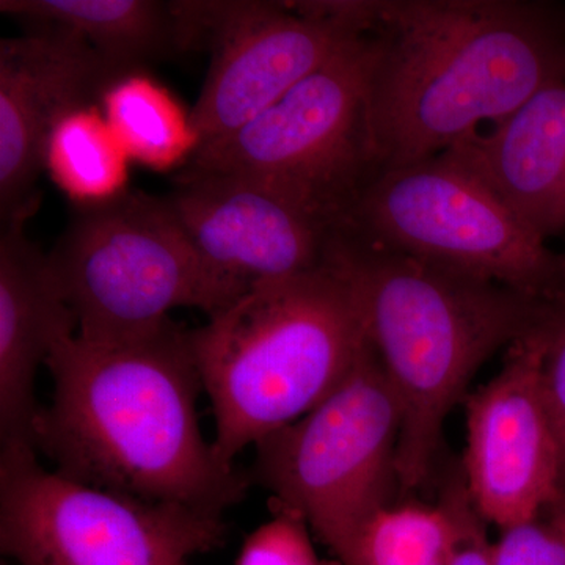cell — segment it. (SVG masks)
<instances>
[{
	"mask_svg": "<svg viewBox=\"0 0 565 565\" xmlns=\"http://www.w3.org/2000/svg\"><path fill=\"white\" fill-rule=\"evenodd\" d=\"M192 330L172 319L115 343L74 334L47 360L54 394L32 445L54 471L137 500L222 515L250 486L200 429Z\"/></svg>",
	"mask_w": 565,
	"mask_h": 565,
	"instance_id": "obj_1",
	"label": "cell"
},
{
	"mask_svg": "<svg viewBox=\"0 0 565 565\" xmlns=\"http://www.w3.org/2000/svg\"><path fill=\"white\" fill-rule=\"evenodd\" d=\"M364 14L381 173L444 154L565 84V3L366 0Z\"/></svg>",
	"mask_w": 565,
	"mask_h": 565,
	"instance_id": "obj_2",
	"label": "cell"
},
{
	"mask_svg": "<svg viewBox=\"0 0 565 565\" xmlns=\"http://www.w3.org/2000/svg\"><path fill=\"white\" fill-rule=\"evenodd\" d=\"M326 264L351 288L399 405L397 484L415 489L433 471L446 416L479 367L542 326L561 300L424 262L352 226L330 234Z\"/></svg>",
	"mask_w": 565,
	"mask_h": 565,
	"instance_id": "obj_3",
	"label": "cell"
},
{
	"mask_svg": "<svg viewBox=\"0 0 565 565\" xmlns=\"http://www.w3.org/2000/svg\"><path fill=\"white\" fill-rule=\"evenodd\" d=\"M191 338L214 412L212 448L228 467L248 446L313 411L366 343L351 288L327 264L256 282Z\"/></svg>",
	"mask_w": 565,
	"mask_h": 565,
	"instance_id": "obj_4",
	"label": "cell"
},
{
	"mask_svg": "<svg viewBox=\"0 0 565 565\" xmlns=\"http://www.w3.org/2000/svg\"><path fill=\"white\" fill-rule=\"evenodd\" d=\"M50 258L77 337L96 343L154 332L174 308L212 318L248 289L203 258L163 196L143 192L79 207Z\"/></svg>",
	"mask_w": 565,
	"mask_h": 565,
	"instance_id": "obj_5",
	"label": "cell"
},
{
	"mask_svg": "<svg viewBox=\"0 0 565 565\" xmlns=\"http://www.w3.org/2000/svg\"><path fill=\"white\" fill-rule=\"evenodd\" d=\"M370 66L364 32L243 128L200 145L181 170L263 182L333 233L381 173L367 114Z\"/></svg>",
	"mask_w": 565,
	"mask_h": 565,
	"instance_id": "obj_6",
	"label": "cell"
},
{
	"mask_svg": "<svg viewBox=\"0 0 565 565\" xmlns=\"http://www.w3.org/2000/svg\"><path fill=\"white\" fill-rule=\"evenodd\" d=\"M401 411L371 345L313 411L255 445L250 481L274 509L302 516L333 553L364 520L390 504Z\"/></svg>",
	"mask_w": 565,
	"mask_h": 565,
	"instance_id": "obj_7",
	"label": "cell"
},
{
	"mask_svg": "<svg viewBox=\"0 0 565 565\" xmlns=\"http://www.w3.org/2000/svg\"><path fill=\"white\" fill-rule=\"evenodd\" d=\"M222 515L85 486L0 449V548L14 565H188L221 548Z\"/></svg>",
	"mask_w": 565,
	"mask_h": 565,
	"instance_id": "obj_8",
	"label": "cell"
},
{
	"mask_svg": "<svg viewBox=\"0 0 565 565\" xmlns=\"http://www.w3.org/2000/svg\"><path fill=\"white\" fill-rule=\"evenodd\" d=\"M343 226L534 299L564 300L563 255L445 156L379 173Z\"/></svg>",
	"mask_w": 565,
	"mask_h": 565,
	"instance_id": "obj_9",
	"label": "cell"
},
{
	"mask_svg": "<svg viewBox=\"0 0 565 565\" xmlns=\"http://www.w3.org/2000/svg\"><path fill=\"white\" fill-rule=\"evenodd\" d=\"M211 65L191 110L200 145L243 128L366 32L363 0L177 2Z\"/></svg>",
	"mask_w": 565,
	"mask_h": 565,
	"instance_id": "obj_10",
	"label": "cell"
},
{
	"mask_svg": "<svg viewBox=\"0 0 565 565\" xmlns=\"http://www.w3.org/2000/svg\"><path fill=\"white\" fill-rule=\"evenodd\" d=\"M550 316L509 345L500 373L467 397L465 486L479 515L501 530L542 516L564 486L542 384Z\"/></svg>",
	"mask_w": 565,
	"mask_h": 565,
	"instance_id": "obj_11",
	"label": "cell"
},
{
	"mask_svg": "<svg viewBox=\"0 0 565 565\" xmlns=\"http://www.w3.org/2000/svg\"><path fill=\"white\" fill-rule=\"evenodd\" d=\"M117 73L76 33L33 25L0 41V217L25 221L39 207L36 182L47 137L63 115L99 104Z\"/></svg>",
	"mask_w": 565,
	"mask_h": 565,
	"instance_id": "obj_12",
	"label": "cell"
},
{
	"mask_svg": "<svg viewBox=\"0 0 565 565\" xmlns=\"http://www.w3.org/2000/svg\"><path fill=\"white\" fill-rule=\"evenodd\" d=\"M163 199L203 258L248 288L326 266L332 232L263 182L180 170Z\"/></svg>",
	"mask_w": 565,
	"mask_h": 565,
	"instance_id": "obj_13",
	"label": "cell"
},
{
	"mask_svg": "<svg viewBox=\"0 0 565 565\" xmlns=\"http://www.w3.org/2000/svg\"><path fill=\"white\" fill-rule=\"evenodd\" d=\"M77 332L76 316L50 253L25 234V221L0 234V440L32 445L40 414L35 381L52 352Z\"/></svg>",
	"mask_w": 565,
	"mask_h": 565,
	"instance_id": "obj_14",
	"label": "cell"
},
{
	"mask_svg": "<svg viewBox=\"0 0 565 565\" xmlns=\"http://www.w3.org/2000/svg\"><path fill=\"white\" fill-rule=\"evenodd\" d=\"M440 156L482 182L545 243L564 232L565 84L544 88L492 131Z\"/></svg>",
	"mask_w": 565,
	"mask_h": 565,
	"instance_id": "obj_15",
	"label": "cell"
},
{
	"mask_svg": "<svg viewBox=\"0 0 565 565\" xmlns=\"http://www.w3.org/2000/svg\"><path fill=\"white\" fill-rule=\"evenodd\" d=\"M0 11L76 33L118 76L189 51L177 2L2 0Z\"/></svg>",
	"mask_w": 565,
	"mask_h": 565,
	"instance_id": "obj_16",
	"label": "cell"
},
{
	"mask_svg": "<svg viewBox=\"0 0 565 565\" xmlns=\"http://www.w3.org/2000/svg\"><path fill=\"white\" fill-rule=\"evenodd\" d=\"M99 106L122 150L141 166L182 169L200 147L191 111L145 70L111 81Z\"/></svg>",
	"mask_w": 565,
	"mask_h": 565,
	"instance_id": "obj_17",
	"label": "cell"
},
{
	"mask_svg": "<svg viewBox=\"0 0 565 565\" xmlns=\"http://www.w3.org/2000/svg\"><path fill=\"white\" fill-rule=\"evenodd\" d=\"M128 161L99 104L63 115L44 148V170L79 207L110 202L128 192Z\"/></svg>",
	"mask_w": 565,
	"mask_h": 565,
	"instance_id": "obj_18",
	"label": "cell"
},
{
	"mask_svg": "<svg viewBox=\"0 0 565 565\" xmlns=\"http://www.w3.org/2000/svg\"><path fill=\"white\" fill-rule=\"evenodd\" d=\"M456 523L444 497L437 504H386L332 553L341 565H446Z\"/></svg>",
	"mask_w": 565,
	"mask_h": 565,
	"instance_id": "obj_19",
	"label": "cell"
},
{
	"mask_svg": "<svg viewBox=\"0 0 565 565\" xmlns=\"http://www.w3.org/2000/svg\"><path fill=\"white\" fill-rule=\"evenodd\" d=\"M236 565H341L323 559L302 516L275 509L273 519L247 535Z\"/></svg>",
	"mask_w": 565,
	"mask_h": 565,
	"instance_id": "obj_20",
	"label": "cell"
},
{
	"mask_svg": "<svg viewBox=\"0 0 565 565\" xmlns=\"http://www.w3.org/2000/svg\"><path fill=\"white\" fill-rule=\"evenodd\" d=\"M501 531L493 565H565V530L553 520L539 516Z\"/></svg>",
	"mask_w": 565,
	"mask_h": 565,
	"instance_id": "obj_21",
	"label": "cell"
},
{
	"mask_svg": "<svg viewBox=\"0 0 565 565\" xmlns=\"http://www.w3.org/2000/svg\"><path fill=\"white\" fill-rule=\"evenodd\" d=\"M441 497L448 501L456 523L455 542L446 565H493L492 544L486 535L484 519L476 511L463 476L449 481Z\"/></svg>",
	"mask_w": 565,
	"mask_h": 565,
	"instance_id": "obj_22",
	"label": "cell"
},
{
	"mask_svg": "<svg viewBox=\"0 0 565 565\" xmlns=\"http://www.w3.org/2000/svg\"><path fill=\"white\" fill-rule=\"evenodd\" d=\"M542 384L563 455L565 484V300L557 302L546 323Z\"/></svg>",
	"mask_w": 565,
	"mask_h": 565,
	"instance_id": "obj_23",
	"label": "cell"
},
{
	"mask_svg": "<svg viewBox=\"0 0 565 565\" xmlns=\"http://www.w3.org/2000/svg\"><path fill=\"white\" fill-rule=\"evenodd\" d=\"M548 511V519L553 520V522L557 523L559 526H563L565 530V484L563 490H561V494L559 498H557L556 503L553 504Z\"/></svg>",
	"mask_w": 565,
	"mask_h": 565,
	"instance_id": "obj_24",
	"label": "cell"
},
{
	"mask_svg": "<svg viewBox=\"0 0 565 565\" xmlns=\"http://www.w3.org/2000/svg\"><path fill=\"white\" fill-rule=\"evenodd\" d=\"M563 274H564V300H565V255H563Z\"/></svg>",
	"mask_w": 565,
	"mask_h": 565,
	"instance_id": "obj_25",
	"label": "cell"
},
{
	"mask_svg": "<svg viewBox=\"0 0 565 565\" xmlns=\"http://www.w3.org/2000/svg\"><path fill=\"white\" fill-rule=\"evenodd\" d=\"M2 565H7V564H2Z\"/></svg>",
	"mask_w": 565,
	"mask_h": 565,
	"instance_id": "obj_26",
	"label": "cell"
}]
</instances>
